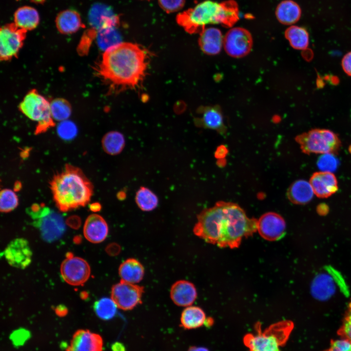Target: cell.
Instances as JSON below:
<instances>
[{
	"label": "cell",
	"mask_w": 351,
	"mask_h": 351,
	"mask_svg": "<svg viewBox=\"0 0 351 351\" xmlns=\"http://www.w3.org/2000/svg\"><path fill=\"white\" fill-rule=\"evenodd\" d=\"M195 234L221 248H238L242 239L257 231V219L249 218L237 204L218 201L197 216Z\"/></svg>",
	"instance_id": "6da1fadb"
},
{
	"label": "cell",
	"mask_w": 351,
	"mask_h": 351,
	"mask_svg": "<svg viewBox=\"0 0 351 351\" xmlns=\"http://www.w3.org/2000/svg\"><path fill=\"white\" fill-rule=\"evenodd\" d=\"M150 54L143 47L131 42H120L103 53L96 71L115 91L136 89L146 75Z\"/></svg>",
	"instance_id": "7a4b0ae2"
},
{
	"label": "cell",
	"mask_w": 351,
	"mask_h": 351,
	"mask_svg": "<svg viewBox=\"0 0 351 351\" xmlns=\"http://www.w3.org/2000/svg\"><path fill=\"white\" fill-rule=\"evenodd\" d=\"M50 184L56 205L62 212L85 206L93 193V185L82 171L69 164L55 175Z\"/></svg>",
	"instance_id": "3957f363"
},
{
	"label": "cell",
	"mask_w": 351,
	"mask_h": 351,
	"mask_svg": "<svg viewBox=\"0 0 351 351\" xmlns=\"http://www.w3.org/2000/svg\"><path fill=\"white\" fill-rule=\"evenodd\" d=\"M238 19V4L234 0H205L179 13L176 18L177 23L190 34H200L209 24L231 27Z\"/></svg>",
	"instance_id": "277c9868"
},
{
	"label": "cell",
	"mask_w": 351,
	"mask_h": 351,
	"mask_svg": "<svg viewBox=\"0 0 351 351\" xmlns=\"http://www.w3.org/2000/svg\"><path fill=\"white\" fill-rule=\"evenodd\" d=\"M292 328L289 321L274 324L264 332L258 324L255 327L256 333H248L243 339L249 351H280L279 346L287 340Z\"/></svg>",
	"instance_id": "5b68a950"
},
{
	"label": "cell",
	"mask_w": 351,
	"mask_h": 351,
	"mask_svg": "<svg viewBox=\"0 0 351 351\" xmlns=\"http://www.w3.org/2000/svg\"><path fill=\"white\" fill-rule=\"evenodd\" d=\"M27 212L33 220V225L39 229L44 241H55L64 234L65 231L64 220L57 212L36 204L27 209Z\"/></svg>",
	"instance_id": "8992f818"
},
{
	"label": "cell",
	"mask_w": 351,
	"mask_h": 351,
	"mask_svg": "<svg viewBox=\"0 0 351 351\" xmlns=\"http://www.w3.org/2000/svg\"><path fill=\"white\" fill-rule=\"evenodd\" d=\"M302 151L306 154H335L341 146L338 136L325 129H314L295 137Z\"/></svg>",
	"instance_id": "52a82bcc"
},
{
	"label": "cell",
	"mask_w": 351,
	"mask_h": 351,
	"mask_svg": "<svg viewBox=\"0 0 351 351\" xmlns=\"http://www.w3.org/2000/svg\"><path fill=\"white\" fill-rule=\"evenodd\" d=\"M20 109L27 117L38 123L36 133L45 132L54 125L50 103L35 90L24 97L20 104Z\"/></svg>",
	"instance_id": "ba28073f"
},
{
	"label": "cell",
	"mask_w": 351,
	"mask_h": 351,
	"mask_svg": "<svg viewBox=\"0 0 351 351\" xmlns=\"http://www.w3.org/2000/svg\"><path fill=\"white\" fill-rule=\"evenodd\" d=\"M88 22L90 27L86 33L87 37L94 38L101 30L111 27H118L119 18L109 7L101 3L93 4L88 14Z\"/></svg>",
	"instance_id": "9c48e42d"
},
{
	"label": "cell",
	"mask_w": 351,
	"mask_h": 351,
	"mask_svg": "<svg viewBox=\"0 0 351 351\" xmlns=\"http://www.w3.org/2000/svg\"><path fill=\"white\" fill-rule=\"evenodd\" d=\"M26 31L18 27L14 23L1 27L0 31V57L8 60L18 54L26 36Z\"/></svg>",
	"instance_id": "30bf717a"
},
{
	"label": "cell",
	"mask_w": 351,
	"mask_h": 351,
	"mask_svg": "<svg viewBox=\"0 0 351 351\" xmlns=\"http://www.w3.org/2000/svg\"><path fill=\"white\" fill-rule=\"evenodd\" d=\"M144 287L123 281L114 285L111 298L119 309L128 311L142 303Z\"/></svg>",
	"instance_id": "8fae6325"
},
{
	"label": "cell",
	"mask_w": 351,
	"mask_h": 351,
	"mask_svg": "<svg viewBox=\"0 0 351 351\" xmlns=\"http://www.w3.org/2000/svg\"><path fill=\"white\" fill-rule=\"evenodd\" d=\"M253 43L250 32L244 28L236 27L230 29L224 37L223 47L230 56L241 58L250 52Z\"/></svg>",
	"instance_id": "7c38bea8"
},
{
	"label": "cell",
	"mask_w": 351,
	"mask_h": 351,
	"mask_svg": "<svg viewBox=\"0 0 351 351\" xmlns=\"http://www.w3.org/2000/svg\"><path fill=\"white\" fill-rule=\"evenodd\" d=\"M60 273L66 283L78 286L85 282L89 278L90 267L87 262L81 258L69 257L62 262Z\"/></svg>",
	"instance_id": "4fadbf2b"
},
{
	"label": "cell",
	"mask_w": 351,
	"mask_h": 351,
	"mask_svg": "<svg viewBox=\"0 0 351 351\" xmlns=\"http://www.w3.org/2000/svg\"><path fill=\"white\" fill-rule=\"evenodd\" d=\"M32 254L28 241L23 238L12 240L3 251L4 257L8 264L21 269L30 264Z\"/></svg>",
	"instance_id": "5bb4252c"
},
{
	"label": "cell",
	"mask_w": 351,
	"mask_h": 351,
	"mask_svg": "<svg viewBox=\"0 0 351 351\" xmlns=\"http://www.w3.org/2000/svg\"><path fill=\"white\" fill-rule=\"evenodd\" d=\"M285 230V221L277 213H265L257 220V230L261 236L267 240H278L284 234Z\"/></svg>",
	"instance_id": "9a60e30c"
},
{
	"label": "cell",
	"mask_w": 351,
	"mask_h": 351,
	"mask_svg": "<svg viewBox=\"0 0 351 351\" xmlns=\"http://www.w3.org/2000/svg\"><path fill=\"white\" fill-rule=\"evenodd\" d=\"M103 342L98 334L79 329L74 333L66 351H103Z\"/></svg>",
	"instance_id": "2e32d148"
},
{
	"label": "cell",
	"mask_w": 351,
	"mask_h": 351,
	"mask_svg": "<svg viewBox=\"0 0 351 351\" xmlns=\"http://www.w3.org/2000/svg\"><path fill=\"white\" fill-rule=\"evenodd\" d=\"M314 194L318 197L327 198L334 194L338 189V182L333 174L327 172L314 173L310 182Z\"/></svg>",
	"instance_id": "e0dca14e"
},
{
	"label": "cell",
	"mask_w": 351,
	"mask_h": 351,
	"mask_svg": "<svg viewBox=\"0 0 351 351\" xmlns=\"http://www.w3.org/2000/svg\"><path fill=\"white\" fill-rule=\"evenodd\" d=\"M336 283L335 278L330 273L323 272L318 274L311 285L312 296L322 301L330 299L336 291Z\"/></svg>",
	"instance_id": "ac0fdd59"
},
{
	"label": "cell",
	"mask_w": 351,
	"mask_h": 351,
	"mask_svg": "<svg viewBox=\"0 0 351 351\" xmlns=\"http://www.w3.org/2000/svg\"><path fill=\"white\" fill-rule=\"evenodd\" d=\"M83 233L89 241L94 243L101 242L108 235V225L101 216L92 214L88 216L85 222Z\"/></svg>",
	"instance_id": "d6986e66"
},
{
	"label": "cell",
	"mask_w": 351,
	"mask_h": 351,
	"mask_svg": "<svg viewBox=\"0 0 351 351\" xmlns=\"http://www.w3.org/2000/svg\"><path fill=\"white\" fill-rule=\"evenodd\" d=\"M170 296L177 306L185 307L191 305L196 299L197 292L194 285L186 280H179L172 286Z\"/></svg>",
	"instance_id": "ffe728a7"
},
{
	"label": "cell",
	"mask_w": 351,
	"mask_h": 351,
	"mask_svg": "<svg viewBox=\"0 0 351 351\" xmlns=\"http://www.w3.org/2000/svg\"><path fill=\"white\" fill-rule=\"evenodd\" d=\"M199 34L198 43L204 53L214 55L220 52L223 46L224 37L219 29L214 27L205 28Z\"/></svg>",
	"instance_id": "44dd1931"
},
{
	"label": "cell",
	"mask_w": 351,
	"mask_h": 351,
	"mask_svg": "<svg viewBox=\"0 0 351 351\" xmlns=\"http://www.w3.org/2000/svg\"><path fill=\"white\" fill-rule=\"evenodd\" d=\"M200 117L196 121L197 124L208 129L215 130L219 133L226 130L223 117L218 107H205L200 109Z\"/></svg>",
	"instance_id": "7402d4cb"
},
{
	"label": "cell",
	"mask_w": 351,
	"mask_h": 351,
	"mask_svg": "<svg viewBox=\"0 0 351 351\" xmlns=\"http://www.w3.org/2000/svg\"><path fill=\"white\" fill-rule=\"evenodd\" d=\"M58 30L63 34H70L83 27L79 14L73 10H66L59 13L56 18Z\"/></svg>",
	"instance_id": "603a6c76"
},
{
	"label": "cell",
	"mask_w": 351,
	"mask_h": 351,
	"mask_svg": "<svg viewBox=\"0 0 351 351\" xmlns=\"http://www.w3.org/2000/svg\"><path fill=\"white\" fill-rule=\"evenodd\" d=\"M275 16L278 21L284 25H291L297 22L301 16L299 5L292 0H284L276 7Z\"/></svg>",
	"instance_id": "cb8c5ba5"
},
{
	"label": "cell",
	"mask_w": 351,
	"mask_h": 351,
	"mask_svg": "<svg viewBox=\"0 0 351 351\" xmlns=\"http://www.w3.org/2000/svg\"><path fill=\"white\" fill-rule=\"evenodd\" d=\"M314 194L310 183L302 179L292 183L287 192V196L291 202L301 205L309 202Z\"/></svg>",
	"instance_id": "d4e9b609"
},
{
	"label": "cell",
	"mask_w": 351,
	"mask_h": 351,
	"mask_svg": "<svg viewBox=\"0 0 351 351\" xmlns=\"http://www.w3.org/2000/svg\"><path fill=\"white\" fill-rule=\"evenodd\" d=\"M14 23L26 31L35 29L39 24V16L33 7L25 6L18 8L14 16Z\"/></svg>",
	"instance_id": "484cf974"
},
{
	"label": "cell",
	"mask_w": 351,
	"mask_h": 351,
	"mask_svg": "<svg viewBox=\"0 0 351 351\" xmlns=\"http://www.w3.org/2000/svg\"><path fill=\"white\" fill-rule=\"evenodd\" d=\"M121 280L135 284L139 282L143 278L144 269L143 265L136 259L129 258L122 262L118 269Z\"/></svg>",
	"instance_id": "4316f807"
},
{
	"label": "cell",
	"mask_w": 351,
	"mask_h": 351,
	"mask_svg": "<svg viewBox=\"0 0 351 351\" xmlns=\"http://www.w3.org/2000/svg\"><path fill=\"white\" fill-rule=\"evenodd\" d=\"M206 319L205 313L200 308L189 306L181 313V326L187 330L196 329L204 324Z\"/></svg>",
	"instance_id": "83f0119b"
},
{
	"label": "cell",
	"mask_w": 351,
	"mask_h": 351,
	"mask_svg": "<svg viewBox=\"0 0 351 351\" xmlns=\"http://www.w3.org/2000/svg\"><path fill=\"white\" fill-rule=\"evenodd\" d=\"M285 37L291 46L295 49L304 50L309 46V33L307 30L302 27L291 26L285 30Z\"/></svg>",
	"instance_id": "f1b7e54d"
},
{
	"label": "cell",
	"mask_w": 351,
	"mask_h": 351,
	"mask_svg": "<svg viewBox=\"0 0 351 351\" xmlns=\"http://www.w3.org/2000/svg\"><path fill=\"white\" fill-rule=\"evenodd\" d=\"M102 146L104 151L111 155L119 154L125 146V139L122 134L117 131L110 132L103 136Z\"/></svg>",
	"instance_id": "f546056e"
},
{
	"label": "cell",
	"mask_w": 351,
	"mask_h": 351,
	"mask_svg": "<svg viewBox=\"0 0 351 351\" xmlns=\"http://www.w3.org/2000/svg\"><path fill=\"white\" fill-rule=\"evenodd\" d=\"M136 201L138 207L143 211H152L158 204L156 195L144 187H140L136 192Z\"/></svg>",
	"instance_id": "4dcf8cb0"
},
{
	"label": "cell",
	"mask_w": 351,
	"mask_h": 351,
	"mask_svg": "<svg viewBox=\"0 0 351 351\" xmlns=\"http://www.w3.org/2000/svg\"><path fill=\"white\" fill-rule=\"evenodd\" d=\"M117 305L112 298L103 297L96 301L94 310L97 316L102 320L113 318L117 313Z\"/></svg>",
	"instance_id": "1f68e13d"
},
{
	"label": "cell",
	"mask_w": 351,
	"mask_h": 351,
	"mask_svg": "<svg viewBox=\"0 0 351 351\" xmlns=\"http://www.w3.org/2000/svg\"><path fill=\"white\" fill-rule=\"evenodd\" d=\"M117 27H111L98 31L96 35L99 46L105 50L119 42L120 36L117 30Z\"/></svg>",
	"instance_id": "d6a6232c"
},
{
	"label": "cell",
	"mask_w": 351,
	"mask_h": 351,
	"mask_svg": "<svg viewBox=\"0 0 351 351\" xmlns=\"http://www.w3.org/2000/svg\"><path fill=\"white\" fill-rule=\"evenodd\" d=\"M50 109L53 119L57 121L65 120L71 114L70 104L62 98H57L52 101Z\"/></svg>",
	"instance_id": "836d02e7"
},
{
	"label": "cell",
	"mask_w": 351,
	"mask_h": 351,
	"mask_svg": "<svg viewBox=\"0 0 351 351\" xmlns=\"http://www.w3.org/2000/svg\"><path fill=\"white\" fill-rule=\"evenodd\" d=\"M18 205V198L16 193L12 190L5 189L1 191L0 194V210L1 212L7 213L15 209Z\"/></svg>",
	"instance_id": "e575fe53"
},
{
	"label": "cell",
	"mask_w": 351,
	"mask_h": 351,
	"mask_svg": "<svg viewBox=\"0 0 351 351\" xmlns=\"http://www.w3.org/2000/svg\"><path fill=\"white\" fill-rule=\"evenodd\" d=\"M57 132L59 136L63 140H70L76 136L78 130L73 122L65 120L58 124Z\"/></svg>",
	"instance_id": "d590c367"
},
{
	"label": "cell",
	"mask_w": 351,
	"mask_h": 351,
	"mask_svg": "<svg viewBox=\"0 0 351 351\" xmlns=\"http://www.w3.org/2000/svg\"><path fill=\"white\" fill-rule=\"evenodd\" d=\"M317 164L321 171L332 173L337 168L338 161L333 154L327 153L319 157Z\"/></svg>",
	"instance_id": "8d00e7d4"
},
{
	"label": "cell",
	"mask_w": 351,
	"mask_h": 351,
	"mask_svg": "<svg viewBox=\"0 0 351 351\" xmlns=\"http://www.w3.org/2000/svg\"><path fill=\"white\" fill-rule=\"evenodd\" d=\"M337 334L342 338L351 342V303L349 305L342 324L337 331Z\"/></svg>",
	"instance_id": "74e56055"
},
{
	"label": "cell",
	"mask_w": 351,
	"mask_h": 351,
	"mask_svg": "<svg viewBox=\"0 0 351 351\" xmlns=\"http://www.w3.org/2000/svg\"><path fill=\"white\" fill-rule=\"evenodd\" d=\"M160 7L166 13H171L180 10L185 0H158Z\"/></svg>",
	"instance_id": "f35d334b"
},
{
	"label": "cell",
	"mask_w": 351,
	"mask_h": 351,
	"mask_svg": "<svg viewBox=\"0 0 351 351\" xmlns=\"http://www.w3.org/2000/svg\"><path fill=\"white\" fill-rule=\"evenodd\" d=\"M323 351H351V342L348 340H332L330 347Z\"/></svg>",
	"instance_id": "ab89813d"
},
{
	"label": "cell",
	"mask_w": 351,
	"mask_h": 351,
	"mask_svg": "<svg viewBox=\"0 0 351 351\" xmlns=\"http://www.w3.org/2000/svg\"><path fill=\"white\" fill-rule=\"evenodd\" d=\"M341 65L345 73L351 77V51L347 53L343 57Z\"/></svg>",
	"instance_id": "60d3db41"
},
{
	"label": "cell",
	"mask_w": 351,
	"mask_h": 351,
	"mask_svg": "<svg viewBox=\"0 0 351 351\" xmlns=\"http://www.w3.org/2000/svg\"><path fill=\"white\" fill-rule=\"evenodd\" d=\"M113 351H126L125 346L121 343L116 342L112 344Z\"/></svg>",
	"instance_id": "b9f144b4"
},
{
	"label": "cell",
	"mask_w": 351,
	"mask_h": 351,
	"mask_svg": "<svg viewBox=\"0 0 351 351\" xmlns=\"http://www.w3.org/2000/svg\"><path fill=\"white\" fill-rule=\"evenodd\" d=\"M56 312L58 315H63L67 312V308L63 305H59L56 309Z\"/></svg>",
	"instance_id": "7bdbcfd3"
},
{
	"label": "cell",
	"mask_w": 351,
	"mask_h": 351,
	"mask_svg": "<svg viewBox=\"0 0 351 351\" xmlns=\"http://www.w3.org/2000/svg\"><path fill=\"white\" fill-rule=\"evenodd\" d=\"M188 351H210L207 348L203 347L191 346Z\"/></svg>",
	"instance_id": "ee69618b"
},
{
	"label": "cell",
	"mask_w": 351,
	"mask_h": 351,
	"mask_svg": "<svg viewBox=\"0 0 351 351\" xmlns=\"http://www.w3.org/2000/svg\"><path fill=\"white\" fill-rule=\"evenodd\" d=\"M317 211L320 214H325L328 211V206L324 204H320L317 207Z\"/></svg>",
	"instance_id": "f6af8a7d"
},
{
	"label": "cell",
	"mask_w": 351,
	"mask_h": 351,
	"mask_svg": "<svg viewBox=\"0 0 351 351\" xmlns=\"http://www.w3.org/2000/svg\"><path fill=\"white\" fill-rule=\"evenodd\" d=\"M90 209L93 211H98L100 210L101 206L99 204L96 203L91 205Z\"/></svg>",
	"instance_id": "bcb514c9"
},
{
	"label": "cell",
	"mask_w": 351,
	"mask_h": 351,
	"mask_svg": "<svg viewBox=\"0 0 351 351\" xmlns=\"http://www.w3.org/2000/svg\"><path fill=\"white\" fill-rule=\"evenodd\" d=\"M213 319L211 317H208L206 319L204 325L206 326V327H209L213 324Z\"/></svg>",
	"instance_id": "7dc6e473"
},
{
	"label": "cell",
	"mask_w": 351,
	"mask_h": 351,
	"mask_svg": "<svg viewBox=\"0 0 351 351\" xmlns=\"http://www.w3.org/2000/svg\"><path fill=\"white\" fill-rule=\"evenodd\" d=\"M125 194L123 192H120L118 194L117 196L119 199H122L125 197Z\"/></svg>",
	"instance_id": "c3c4849f"
},
{
	"label": "cell",
	"mask_w": 351,
	"mask_h": 351,
	"mask_svg": "<svg viewBox=\"0 0 351 351\" xmlns=\"http://www.w3.org/2000/svg\"><path fill=\"white\" fill-rule=\"evenodd\" d=\"M32 1H33L36 3H42L45 0H31Z\"/></svg>",
	"instance_id": "681fc988"
},
{
	"label": "cell",
	"mask_w": 351,
	"mask_h": 351,
	"mask_svg": "<svg viewBox=\"0 0 351 351\" xmlns=\"http://www.w3.org/2000/svg\"><path fill=\"white\" fill-rule=\"evenodd\" d=\"M350 152L351 153V147H350Z\"/></svg>",
	"instance_id": "f907efd6"
},
{
	"label": "cell",
	"mask_w": 351,
	"mask_h": 351,
	"mask_svg": "<svg viewBox=\"0 0 351 351\" xmlns=\"http://www.w3.org/2000/svg\"></svg>",
	"instance_id": "816d5d0a"
}]
</instances>
